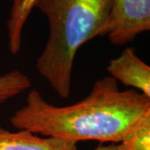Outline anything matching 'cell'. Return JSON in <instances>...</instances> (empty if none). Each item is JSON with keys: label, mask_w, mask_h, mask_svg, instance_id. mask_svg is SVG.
<instances>
[{"label": "cell", "mask_w": 150, "mask_h": 150, "mask_svg": "<svg viewBox=\"0 0 150 150\" xmlns=\"http://www.w3.org/2000/svg\"><path fill=\"white\" fill-rule=\"evenodd\" d=\"M149 113V97L135 89L121 91L106 76L94 82L83 99L67 106L53 105L31 90L9 121L15 129L45 137L118 144Z\"/></svg>", "instance_id": "obj_1"}, {"label": "cell", "mask_w": 150, "mask_h": 150, "mask_svg": "<svg viewBox=\"0 0 150 150\" xmlns=\"http://www.w3.org/2000/svg\"><path fill=\"white\" fill-rule=\"evenodd\" d=\"M112 0H38L35 7L47 17L49 36L37 70L63 98L71 92L75 56L88 41L103 36Z\"/></svg>", "instance_id": "obj_2"}, {"label": "cell", "mask_w": 150, "mask_h": 150, "mask_svg": "<svg viewBox=\"0 0 150 150\" xmlns=\"http://www.w3.org/2000/svg\"><path fill=\"white\" fill-rule=\"evenodd\" d=\"M150 30V0H112L103 36L121 46Z\"/></svg>", "instance_id": "obj_3"}, {"label": "cell", "mask_w": 150, "mask_h": 150, "mask_svg": "<svg viewBox=\"0 0 150 150\" xmlns=\"http://www.w3.org/2000/svg\"><path fill=\"white\" fill-rule=\"evenodd\" d=\"M109 76L150 98V67L140 59L134 48H126L107 66Z\"/></svg>", "instance_id": "obj_4"}, {"label": "cell", "mask_w": 150, "mask_h": 150, "mask_svg": "<svg viewBox=\"0 0 150 150\" xmlns=\"http://www.w3.org/2000/svg\"><path fill=\"white\" fill-rule=\"evenodd\" d=\"M74 141L40 137L26 129L11 132L0 127V150H77Z\"/></svg>", "instance_id": "obj_5"}, {"label": "cell", "mask_w": 150, "mask_h": 150, "mask_svg": "<svg viewBox=\"0 0 150 150\" xmlns=\"http://www.w3.org/2000/svg\"><path fill=\"white\" fill-rule=\"evenodd\" d=\"M10 16L7 23L8 50L17 55L22 46V33L24 24L38 0H11Z\"/></svg>", "instance_id": "obj_6"}, {"label": "cell", "mask_w": 150, "mask_h": 150, "mask_svg": "<svg viewBox=\"0 0 150 150\" xmlns=\"http://www.w3.org/2000/svg\"><path fill=\"white\" fill-rule=\"evenodd\" d=\"M31 81L19 70H13L0 76V105L28 90Z\"/></svg>", "instance_id": "obj_7"}, {"label": "cell", "mask_w": 150, "mask_h": 150, "mask_svg": "<svg viewBox=\"0 0 150 150\" xmlns=\"http://www.w3.org/2000/svg\"><path fill=\"white\" fill-rule=\"evenodd\" d=\"M116 150H150V113L116 145Z\"/></svg>", "instance_id": "obj_8"}, {"label": "cell", "mask_w": 150, "mask_h": 150, "mask_svg": "<svg viewBox=\"0 0 150 150\" xmlns=\"http://www.w3.org/2000/svg\"><path fill=\"white\" fill-rule=\"evenodd\" d=\"M93 150H116V145L112 144L108 145H104L103 144H100Z\"/></svg>", "instance_id": "obj_9"}]
</instances>
